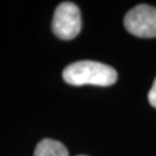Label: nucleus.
Instances as JSON below:
<instances>
[{"label": "nucleus", "instance_id": "obj_1", "mask_svg": "<svg viewBox=\"0 0 156 156\" xmlns=\"http://www.w3.org/2000/svg\"><path fill=\"white\" fill-rule=\"evenodd\" d=\"M62 78L72 86L93 84L109 87L117 81L118 74L115 68L102 62L81 60L73 62L64 69Z\"/></svg>", "mask_w": 156, "mask_h": 156}, {"label": "nucleus", "instance_id": "obj_3", "mask_svg": "<svg viewBox=\"0 0 156 156\" xmlns=\"http://www.w3.org/2000/svg\"><path fill=\"white\" fill-rule=\"evenodd\" d=\"M124 26L128 33L142 38L156 37V8L139 5L125 15Z\"/></svg>", "mask_w": 156, "mask_h": 156}, {"label": "nucleus", "instance_id": "obj_2", "mask_svg": "<svg viewBox=\"0 0 156 156\" xmlns=\"http://www.w3.org/2000/svg\"><path fill=\"white\" fill-rule=\"evenodd\" d=\"M52 30L62 41L75 38L81 31V14L78 6L69 1L58 5L52 20Z\"/></svg>", "mask_w": 156, "mask_h": 156}, {"label": "nucleus", "instance_id": "obj_6", "mask_svg": "<svg viewBox=\"0 0 156 156\" xmlns=\"http://www.w3.org/2000/svg\"><path fill=\"white\" fill-rule=\"evenodd\" d=\"M78 156H86V155H78Z\"/></svg>", "mask_w": 156, "mask_h": 156}, {"label": "nucleus", "instance_id": "obj_5", "mask_svg": "<svg viewBox=\"0 0 156 156\" xmlns=\"http://www.w3.org/2000/svg\"><path fill=\"white\" fill-rule=\"evenodd\" d=\"M148 100H149V103H151V105L154 106V108H156V79L154 80V83H153L151 89L148 93Z\"/></svg>", "mask_w": 156, "mask_h": 156}, {"label": "nucleus", "instance_id": "obj_4", "mask_svg": "<svg viewBox=\"0 0 156 156\" xmlns=\"http://www.w3.org/2000/svg\"><path fill=\"white\" fill-rule=\"evenodd\" d=\"M34 156H68V151L57 140L43 139L36 146Z\"/></svg>", "mask_w": 156, "mask_h": 156}]
</instances>
